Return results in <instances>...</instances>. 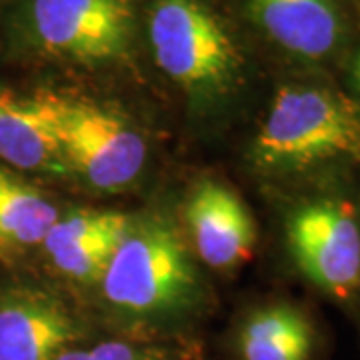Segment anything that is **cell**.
Wrapping results in <instances>:
<instances>
[{
  "mask_svg": "<svg viewBox=\"0 0 360 360\" xmlns=\"http://www.w3.org/2000/svg\"><path fill=\"white\" fill-rule=\"evenodd\" d=\"M54 360H165L153 348H142L129 342H101L90 348H65Z\"/></svg>",
  "mask_w": 360,
  "mask_h": 360,
  "instance_id": "5bb4252c",
  "label": "cell"
},
{
  "mask_svg": "<svg viewBox=\"0 0 360 360\" xmlns=\"http://www.w3.org/2000/svg\"><path fill=\"white\" fill-rule=\"evenodd\" d=\"M0 160L26 172L68 174L56 136L52 90L0 86Z\"/></svg>",
  "mask_w": 360,
  "mask_h": 360,
  "instance_id": "9c48e42d",
  "label": "cell"
},
{
  "mask_svg": "<svg viewBox=\"0 0 360 360\" xmlns=\"http://www.w3.org/2000/svg\"><path fill=\"white\" fill-rule=\"evenodd\" d=\"M148 39L158 68L194 103H217L243 80L240 49L205 0H155Z\"/></svg>",
  "mask_w": 360,
  "mask_h": 360,
  "instance_id": "3957f363",
  "label": "cell"
},
{
  "mask_svg": "<svg viewBox=\"0 0 360 360\" xmlns=\"http://www.w3.org/2000/svg\"><path fill=\"white\" fill-rule=\"evenodd\" d=\"M194 248L212 269H232L252 255L257 229L250 210L217 180H202L193 188L184 208Z\"/></svg>",
  "mask_w": 360,
  "mask_h": 360,
  "instance_id": "ba28073f",
  "label": "cell"
},
{
  "mask_svg": "<svg viewBox=\"0 0 360 360\" xmlns=\"http://www.w3.org/2000/svg\"><path fill=\"white\" fill-rule=\"evenodd\" d=\"M132 30V0H25L16 14L26 46L84 65L122 58Z\"/></svg>",
  "mask_w": 360,
  "mask_h": 360,
  "instance_id": "5b68a950",
  "label": "cell"
},
{
  "mask_svg": "<svg viewBox=\"0 0 360 360\" xmlns=\"http://www.w3.org/2000/svg\"><path fill=\"white\" fill-rule=\"evenodd\" d=\"M58 217V208L42 191L0 167V255L42 246Z\"/></svg>",
  "mask_w": 360,
  "mask_h": 360,
  "instance_id": "4fadbf2b",
  "label": "cell"
},
{
  "mask_svg": "<svg viewBox=\"0 0 360 360\" xmlns=\"http://www.w3.org/2000/svg\"><path fill=\"white\" fill-rule=\"evenodd\" d=\"M250 158L270 172L360 158L359 103L321 82L283 84L252 141Z\"/></svg>",
  "mask_w": 360,
  "mask_h": 360,
  "instance_id": "6da1fadb",
  "label": "cell"
},
{
  "mask_svg": "<svg viewBox=\"0 0 360 360\" xmlns=\"http://www.w3.org/2000/svg\"><path fill=\"white\" fill-rule=\"evenodd\" d=\"M236 345L243 360H310L314 328L295 307L269 304L246 316Z\"/></svg>",
  "mask_w": 360,
  "mask_h": 360,
  "instance_id": "7c38bea8",
  "label": "cell"
},
{
  "mask_svg": "<svg viewBox=\"0 0 360 360\" xmlns=\"http://www.w3.org/2000/svg\"><path fill=\"white\" fill-rule=\"evenodd\" d=\"M56 136L68 172L98 193H118L141 176L146 142L116 110L84 96L52 90Z\"/></svg>",
  "mask_w": 360,
  "mask_h": 360,
  "instance_id": "277c9868",
  "label": "cell"
},
{
  "mask_svg": "<svg viewBox=\"0 0 360 360\" xmlns=\"http://www.w3.org/2000/svg\"><path fill=\"white\" fill-rule=\"evenodd\" d=\"M132 217L122 212H75L58 217L42 248L68 278L80 283L101 281Z\"/></svg>",
  "mask_w": 360,
  "mask_h": 360,
  "instance_id": "8fae6325",
  "label": "cell"
},
{
  "mask_svg": "<svg viewBox=\"0 0 360 360\" xmlns=\"http://www.w3.org/2000/svg\"><path fill=\"white\" fill-rule=\"evenodd\" d=\"M350 78H352L354 89L359 90L360 94V46L354 54V58H352V63H350Z\"/></svg>",
  "mask_w": 360,
  "mask_h": 360,
  "instance_id": "9a60e30c",
  "label": "cell"
},
{
  "mask_svg": "<svg viewBox=\"0 0 360 360\" xmlns=\"http://www.w3.org/2000/svg\"><path fill=\"white\" fill-rule=\"evenodd\" d=\"M78 336L60 300L37 288L0 295V360H54Z\"/></svg>",
  "mask_w": 360,
  "mask_h": 360,
  "instance_id": "30bf717a",
  "label": "cell"
},
{
  "mask_svg": "<svg viewBox=\"0 0 360 360\" xmlns=\"http://www.w3.org/2000/svg\"><path fill=\"white\" fill-rule=\"evenodd\" d=\"M288 248L296 266L324 292L348 298L360 286V222L345 200H314L290 214Z\"/></svg>",
  "mask_w": 360,
  "mask_h": 360,
  "instance_id": "8992f818",
  "label": "cell"
},
{
  "mask_svg": "<svg viewBox=\"0 0 360 360\" xmlns=\"http://www.w3.org/2000/svg\"><path fill=\"white\" fill-rule=\"evenodd\" d=\"M103 295L134 319L179 314L196 296V272L179 232L165 219H132L103 274Z\"/></svg>",
  "mask_w": 360,
  "mask_h": 360,
  "instance_id": "7a4b0ae2",
  "label": "cell"
},
{
  "mask_svg": "<svg viewBox=\"0 0 360 360\" xmlns=\"http://www.w3.org/2000/svg\"><path fill=\"white\" fill-rule=\"evenodd\" d=\"M248 14L274 46L302 63L333 58L350 30L342 0H248Z\"/></svg>",
  "mask_w": 360,
  "mask_h": 360,
  "instance_id": "52a82bcc",
  "label": "cell"
}]
</instances>
